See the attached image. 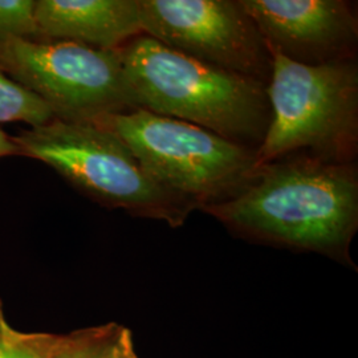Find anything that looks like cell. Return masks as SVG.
<instances>
[{"label":"cell","mask_w":358,"mask_h":358,"mask_svg":"<svg viewBox=\"0 0 358 358\" xmlns=\"http://www.w3.org/2000/svg\"><path fill=\"white\" fill-rule=\"evenodd\" d=\"M201 211L256 242L352 264L349 248L358 229L357 165L291 154L259 167L254 182L236 198Z\"/></svg>","instance_id":"obj_1"},{"label":"cell","mask_w":358,"mask_h":358,"mask_svg":"<svg viewBox=\"0 0 358 358\" xmlns=\"http://www.w3.org/2000/svg\"><path fill=\"white\" fill-rule=\"evenodd\" d=\"M35 0H0V44L13 38L38 40Z\"/></svg>","instance_id":"obj_13"},{"label":"cell","mask_w":358,"mask_h":358,"mask_svg":"<svg viewBox=\"0 0 358 358\" xmlns=\"http://www.w3.org/2000/svg\"><path fill=\"white\" fill-rule=\"evenodd\" d=\"M120 325H96L64 334L57 358H106Z\"/></svg>","instance_id":"obj_12"},{"label":"cell","mask_w":358,"mask_h":358,"mask_svg":"<svg viewBox=\"0 0 358 358\" xmlns=\"http://www.w3.org/2000/svg\"><path fill=\"white\" fill-rule=\"evenodd\" d=\"M20 155L44 162L77 190L108 208L177 229L196 207L167 190L110 130L94 122L53 118L13 136Z\"/></svg>","instance_id":"obj_3"},{"label":"cell","mask_w":358,"mask_h":358,"mask_svg":"<svg viewBox=\"0 0 358 358\" xmlns=\"http://www.w3.org/2000/svg\"><path fill=\"white\" fill-rule=\"evenodd\" d=\"M38 40L115 51L143 34L138 0H38Z\"/></svg>","instance_id":"obj_9"},{"label":"cell","mask_w":358,"mask_h":358,"mask_svg":"<svg viewBox=\"0 0 358 358\" xmlns=\"http://www.w3.org/2000/svg\"><path fill=\"white\" fill-rule=\"evenodd\" d=\"M20 155L17 145L13 141V136H8L3 129H0V158Z\"/></svg>","instance_id":"obj_15"},{"label":"cell","mask_w":358,"mask_h":358,"mask_svg":"<svg viewBox=\"0 0 358 358\" xmlns=\"http://www.w3.org/2000/svg\"><path fill=\"white\" fill-rule=\"evenodd\" d=\"M142 32L205 64L268 87L272 55L239 0H138Z\"/></svg>","instance_id":"obj_7"},{"label":"cell","mask_w":358,"mask_h":358,"mask_svg":"<svg viewBox=\"0 0 358 358\" xmlns=\"http://www.w3.org/2000/svg\"><path fill=\"white\" fill-rule=\"evenodd\" d=\"M0 69L62 121L94 122L133 109L117 50L13 38L0 44Z\"/></svg>","instance_id":"obj_6"},{"label":"cell","mask_w":358,"mask_h":358,"mask_svg":"<svg viewBox=\"0 0 358 358\" xmlns=\"http://www.w3.org/2000/svg\"><path fill=\"white\" fill-rule=\"evenodd\" d=\"M106 358H138L130 329L120 325Z\"/></svg>","instance_id":"obj_14"},{"label":"cell","mask_w":358,"mask_h":358,"mask_svg":"<svg viewBox=\"0 0 358 358\" xmlns=\"http://www.w3.org/2000/svg\"><path fill=\"white\" fill-rule=\"evenodd\" d=\"M269 51L271 122L256 152L259 166L299 153L333 162H356L357 60L308 66Z\"/></svg>","instance_id":"obj_4"},{"label":"cell","mask_w":358,"mask_h":358,"mask_svg":"<svg viewBox=\"0 0 358 358\" xmlns=\"http://www.w3.org/2000/svg\"><path fill=\"white\" fill-rule=\"evenodd\" d=\"M133 109L177 118L257 152L271 122L267 87L145 34L118 50Z\"/></svg>","instance_id":"obj_2"},{"label":"cell","mask_w":358,"mask_h":358,"mask_svg":"<svg viewBox=\"0 0 358 358\" xmlns=\"http://www.w3.org/2000/svg\"><path fill=\"white\" fill-rule=\"evenodd\" d=\"M269 50L296 64L356 59L358 17L345 0H239Z\"/></svg>","instance_id":"obj_8"},{"label":"cell","mask_w":358,"mask_h":358,"mask_svg":"<svg viewBox=\"0 0 358 358\" xmlns=\"http://www.w3.org/2000/svg\"><path fill=\"white\" fill-rule=\"evenodd\" d=\"M64 334L22 332L6 319L0 300V358H57Z\"/></svg>","instance_id":"obj_11"},{"label":"cell","mask_w":358,"mask_h":358,"mask_svg":"<svg viewBox=\"0 0 358 358\" xmlns=\"http://www.w3.org/2000/svg\"><path fill=\"white\" fill-rule=\"evenodd\" d=\"M94 124L110 130L157 182L190 201L196 210L241 195L260 167L252 149L143 109L103 115Z\"/></svg>","instance_id":"obj_5"},{"label":"cell","mask_w":358,"mask_h":358,"mask_svg":"<svg viewBox=\"0 0 358 358\" xmlns=\"http://www.w3.org/2000/svg\"><path fill=\"white\" fill-rule=\"evenodd\" d=\"M53 118L47 103L0 69V124L24 122L36 128Z\"/></svg>","instance_id":"obj_10"}]
</instances>
